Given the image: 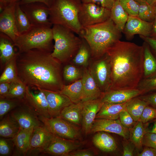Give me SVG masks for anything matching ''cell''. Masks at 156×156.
Wrapping results in <instances>:
<instances>
[{
	"mask_svg": "<svg viewBox=\"0 0 156 156\" xmlns=\"http://www.w3.org/2000/svg\"><path fill=\"white\" fill-rule=\"evenodd\" d=\"M51 53L37 49L18 52L16 62L19 79L30 88L59 92L64 85L61 63Z\"/></svg>",
	"mask_w": 156,
	"mask_h": 156,
	"instance_id": "6da1fadb",
	"label": "cell"
},
{
	"mask_svg": "<svg viewBox=\"0 0 156 156\" xmlns=\"http://www.w3.org/2000/svg\"><path fill=\"white\" fill-rule=\"evenodd\" d=\"M106 54L109 58L111 69L109 90L137 88L143 78V46L119 40Z\"/></svg>",
	"mask_w": 156,
	"mask_h": 156,
	"instance_id": "7a4b0ae2",
	"label": "cell"
},
{
	"mask_svg": "<svg viewBox=\"0 0 156 156\" xmlns=\"http://www.w3.org/2000/svg\"><path fill=\"white\" fill-rule=\"evenodd\" d=\"M122 32L110 18L103 22L82 28L79 36L88 44L91 58L96 60L104 56L120 40Z\"/></svg>",
	"mask_w": 156,
	"mask_h": 156,
	"instance_id": "3957f363",
	"label": "cell"
},
{
	"mask_svg": "<svg viewBox=\"0 0 156 156\" xmlns=\"http://www.w3.org/2000/svg\"><path fill=\"white\" fill-rule=\"evenodd\" d=\"M53 49V57L61 63L69 61L75 56L82 42L81 38L73 31L61 25L54 24L52 27Z\"/></svg>",
	"mask_w": 156,
	"mask_h": 156,
	"instance_id": "277c9868",
	"label": "cell"
},
{
	"mask_svg": "<svg viewBox=\"0 0 156 156\" xmlns=\"http://www.w3.org/2000/svg\"><path fill=\"white\" fill-rule=\"evenodd\" d=\"M81 3L75 0H55L50 8V22L67 27L79 36L82 29L78 18Z\"/></svg>",
	"mask_w": 156,
	"mask_h": 156,
	"instance_id": "5b68a950",
	"label": "cell"
},
{
	"mask_svg": "<svg viewBox=\"0 0 156 156\" xmlns=\"http://www.w3.org/2000/svg\"><path fill=\"white\" fill-rule=\"evenodd\" d=\"M53 40L52 27L32 26L27 32L18 36L14 42L19 53L34 49L51 52Z\"/></svg>",
	"mask_w": 156,
	"mask_h": 156,
	"instance_id": "8992f818",
	"label": "cell"
},
{
	"mask_svg": "<svg viewBox=\"0 0 156 156\" xmlns=\"http://www.w3.org/2000/svg\"><path fill=\"white\" fill-rule=\"evenodd\" d=\"M47 130L52 134L63 138L80 140L79 129L76 125L60 117L47 118L38 116Z\"/></svg>",
	"mask_w": 156,
	"mask_h": 156,
	"instance_id": "52a82bcc",
	"label": "cell"
},
{
	"mask_svg": "<svg viewBox=\"0 0 156 156\" xmlns=\"http://www.w3.org/2000/svg\"><path fill=\"white\" fill-rule=\"evenodd\" d=\"M110 9L92 3H82L78 18L82 27L103 22L110 18Z\"/></svg>",
	"mask_w": 156,
	"mask_h": 156,
	"instance_id": "ba28073f",
	"label": "cell"
},
{
	"mask_svg": "<svg viewBox=\"0 0 156 156\" xmlns=\"http://www.w3.org/2000/svg\"><path fill=\"white\" fill-rule=\"evenodd\" d=\"M88 68L94 79L103 93L109 90L111 85V69L109 58L106 54L101 58L92 60Z\"/></svg>",
	"mask_w": 156,
	"mask_h": 156,
	"instance_id": "9c48e42d",
	"label": "cell"
},
{
	"mask_svg": "<svg viewBox=\"0 0 156 156\" xmlns=\"http://www.w3.org/2000/svg\"><path fill=\"white\" fill-rule=\"evenodd\" d=\"M31 25L51 27L53 25L49 19L50 8L44 4L38 2L20 5Z\"/></svg>",
	"mask_w": 156,
	"mask_h": 156,
	"instance_id": "30bf717a",
	"label": "cell"
},
{
	"mask_svg": "<svg viewBox=\"0 0 156 156\" xmlns=\"http://www.w3.org/2000/svg\"><path fill=\"white\" fill-rule=\"evenodd\" d=\"M54 136V135L47 130L44 125L34 127L26 156L41 155Z\"/></svg>",
	"mask_w": 156,
	"mask_h": 156,
	"instance_id": "8fae6325",
	"label": "cell"
},
{
	"mask_svg": "<svg viewBox=\"0 0 156 156\" xmlns=\"http://www.w3.org/2000/svg\"><path fill=\"white\" fill-rule=\"evenodd\" d=\"M37 89V91L34 92L27 86L23 102L38 116L50 118L46 95L41 89Z\"/></svg>",
	"mask_w": 156,
	"mask_h": 156,
	"instance_id": "7c38bea8",
	"label": "cell"
},
{
	"mask_svg": "<svg viewBox=\"0 0 156 156\" xmlns=\"http://www.w3.org/2000/svg\"><path fill=\"white\" fill-rule=\"evenodd\" d=\"M82 145V142L61 138L54 135L51 142L41 155L68 156L71 152Z\"/></svg>",
	"mask_w": 156,
	"mask_h": 156,
	"instance_id": "4fadbf2b",
	"label": "cell"
},
{
	"mask_svg": "<svg viewBox=\"0 0 156 156\" xmlns=\"http://www.w3.org/2000/svg\"><path fill=\"white\" fill-rule=\"evenodd\" d=\"M9 113L18 122L21 128L28 129L44 125L38 116L24 102Z\"/></svg>",
	"mask_w": 156,
	"mask_h": 156,
	"instance_id": "5bb4252c",
	"label": "cell"
},
{
	"mask_svg": "<svg viewBox=\"0 0 156 156\" xmlns=\"http://www.w3.org/2000/svg\"><path fill=\"white\" fill-rule=\"evenodd\" d=\"M153 25V22L144 21L137 16L129 15L122 32L128 40L131 39L136 34L150 37Z\"/></svg>",
	"mask_w": 156,
	"mask_h": 156,
	"instance_id": "9a60e30c",
	"label": "cell"
},
{
	"mask_svg": "<svg viewBox=\"0 0 156 156\" xmlns=\"http://www.w3.org/2000/svg\"><path fill=\"white\" fill-rule=\"evenodd\" d=\"M99 131L113 133L121 136L124 139H129V129L124 127L119 119H96L92 125L90 133Z\"/></svg>",
	"mask_w": 156,
	"mask_h": 156,
	"instance_id": "2e32d148",
	"label": "cell"
},
{
	"mask_svg": "<svg viewBox=\"0 0 156 156\" xmlns=\"http://www.w3.org/2000/svg\"><path fill=\"white\" fill-rule=\"evenodd\" d=\"M16 4L9 5L0 13V32L8 36L14 42L20 35L16 28L14 17Z\"/></svg>",
	"mask_w": 156,
	"mask_h": 156,
	"instance_id": "e0dca14e",
	"label": "cell"
},
{
	"mask_svg": "<svg viewBox=\"0 0 156 156\" xmlns=\"http://www.w3.org/2000/svg\"><path fill=\"white\" fill-rule=\"evenodd\" d=\"M82 110V129L85 134L90 133L96 115L103 102L101 98L83 102Z\"/></svg>",
	"mask_w": 156,
	"mask_h": 156,
	"instance_id": "ac0fdd59",
	"label": "cell"
},
{
	"mask_svg": "<svg viewBox=\"0 0 156 156\" xmlns=\"http://www.w3.org/2000/svg\"><path fill=\"white\" fill-rule=\"evenodd\" d=\"M41 90L46 95L51 118L59 116L65 107L73 103L67 96L59 92Z\"/></svg>",
	"mask_w": 156,
	"mask_h": 156,
	"instance_id": "d6986e66",
	"label": "cell"
},
{
	"mask_svg": "<svg viewBox=\"0 0 156 156\" xmlns=\"http://www.w3.org/2000/svg\"><path fill=\"white\" fill-rule=\"evenodd\" d=\"M83 94L81 102H84L101 98L103 93L98 86L88 68H85L81 78Z\"/></svg>",
	"mask_w": 156,
	"mask_h": 156,
	"instance_id": "ffe728a7",
	"label": "cell"
},
{
	"mask_svg": "<svg viewBox=\"0 0 156 156\" xmlns=\"http://www.w3.org/2000/svg\"><path fill=\"white\" fill-rule=\"evenodd\" d=\"M141 95L142 92L137 88L112 90L103 93L101 98L103 103L120 104Z\"/></svg>",
	"mask_w": 156,
	"mask_h": 156,
	"instance_id": "44dd1931",
	"label": "cell"
},
{
	"mask_svg": "<svg viewBox=\"0 0 156 156\" xmlns=\"http://www.w3.org/2000/svg\"><path fill=\"white\" fill-rule=\"evenodd\" d=\"M13 41L5 34L0 32V60L1 65L5 66L16 57L18 50Z\"/></svg>",
	"mask_w": 156,
	"mask_h": 156,
	"instance_id": "7402d4cb",
	"label": "cell"
},
{
	"mask_svg": "<svg viewBox=\"0 0 156 156\" xmlns=\"http://www.w3.org/2000/svg\"><path fill=\"white\" fill-rule=\"evenodd\" d=\"M34 127L28 129L20 128L13 138L14 148L12 156H26Z\"/></svg>",
	"mask_w": 156,
	"mask_h": 156,
	"instance_id": "603a6c76",
	"label": "cell"
},
{
	"mask_svg": "<svg viewBox=\"0 0 156 156\" xmlns=\"http://www.w3.org/2000/svg\"><path fill=\"white\" fill-rule=\"evenodd\" d=\"M83 102L73 103L65 107L60 117L76 125H81Z\"/></svg>",
	"mask_w": 156,
	"mask_h": 156,
	"instance_id": "cb8c5ba5",
	"label": "cell"
},
{
	"mask_svg": "<svg viewBox=\"0 0 156 156\" xmlns=\"http://www.w3.org/2000/svg\"><path fill=\"white\" fill-rule=\"evenodd\" d=\"M127 102L120 104L103 103L96 115V119H118L120 112L126 110Z\"/></svg>",
	"mask_w": 156,
	"mask_h": 156,
	"instance_id": "d4e9b609",
	"label": "cell"
},
{
	"mask_svg": "<svg viewBox=\"0 0 156 156\" xmlns=\"http://www.w3.org/2000/svg\"><path fill=\"white\" fill-rule=\"evenodd\" d=\"M92 142L95 146L101 151L105 152L114 151L117 148L114 138L105 132H96L93 137Z\"/></svg>",
	"mask_w": 156,
	"mask_h": 156,
	"instance_id": "484cf974",
	"label": "cell"
},
{
	"mask_svg": "<svg viewBox=\"0 0 156 156\" xmlns=\"http://www.w3.org/2000/svg\"><path fill=\"white\" fill-rule=\"evenodd\" d=\"M20 128L18 122L8 113L0 120V137L13 138L18 133Z\"/></svg>",
	"mask_w": 156,
	"mask_h": 156,
	"instance_id": "4316f807",
	"label": "cell"
},
{
	"mask_svg": "<svg viewBox=\"0 0 156 156\" xmlns=\"http://www.w3.org/2000/svg\"><path fill=\"white\" fill-rule=\"evenodd\" d=\"M142 46L144 48L143 79L149 78L156 75V57L146 42L144 41Z\"/></svg>",
	"mask_w": 156,
	"mask_h": 156,
	"instance_id": "83f0119b",
	"label": "cell"
},
{
	"mask_svg": "<svg viewBox=\"0 0 156 156\" xmlns=\"http://www.w3.org/2000/svg\"><path fill=\"white\" fill-rule=\"evenodd\" d=\"M59 92L67 96L73 103H77L81 102L83 94L81 78L70 84L64 85Z\"/></svg>",
	"mask_w": 156,
	"mask_h": 156,
	"instance_id": "f1b7e54d",
	"label": "cell"
},
{
	"mask_svg": "<svg viewBox=\"0 0 156 156\" xmlns=\"http://www.w3.org/2000/svg\"><path fill=\"white\" fill-rule=\"evenodd\" d=\"M110 10V18L118 29L122 32L129 15L123 9L119 1H115Z\"/></svg>",
	"mask_w": 156,
	"mask_h": 156,
	"instance_id": "f546056e",
	"label": "cell"
},
{
	"mask_svg": "<svg viewBox=\"0 0 156 156\" xmlns=\"http://www.w3.org/2000/svg\"><path fill=\"white\" fill-rule=\"evenodd\" d=\"M148 105L146 102L138 96L127 102L126 110L134 120L137 122L139 120L144 108Z\"/></svg>",
	"mask_w": 156,
	"mask_h": 156,
	"instance_id": "4dcf8cb0",
	"label": "cell"
},
{
	"mask_svg": "<svg viewBox=\"0 0 156 156\" xmlns=\"http://www.w3.org/2000/svg\"><path fill=\"white\" fill-rule=\"evenodd\" d=\"M144 124L138 121L132 128L129 129V140L133 143L135 147L139 150L142 148L144 136L148 131Z\"/></svg>",
	"mask_w": 156,
	"mask_h": 156,
	"instance_id": "1f68e13d",
	"label": "cell"
},
{
	"mask_svg": "<svg viewBox=\"0 0 156 156\" xmlns=\"http://www.w3.org/2000/svg\"><path fill=\"white\" fill-rule=\"evenodd\" d=\"M81 38V44L77 53L73 58V61L76 65L86 68L89 65L90 58H91V50L86 40Z\"/></svg>",
	"mask_w": 156,
	"mask_h": 156,
	"instance_id": "d6a6232c",
	"label": "cell"
},
{
	"mask_svg": "<svg viewBox=\"0 0 156 156\" xmlns=\"http://www.w3.org/2000/svg\"><path fill=\"white\" fill-rule=\"evenodd\" d=\"M14 14L16 28L19 35L26 33L31 28L32 26L21 9L19 2L16 4Z\"/></svg>",
	"mask_w": 156,
	"mask_h": 156,
	"instance_id": "836d02e7",
	"label": "cell"
},
{
	"mask_svg": "<svg viewBox=\"0 0 156 156\" xmlns=\"http://www.w3.org/2000/svg\"><path fill=\"white\" fill-rule=\"evenodd\" d=\"M16 57L10 61L5 66L4 69L0 77V83H11L19 79L16 68Z\"/></svg>",
	"mask_w": 156,
	"mask_h": 156,
	"instance_id": "e575fe53",
	"label": "cell"
},
{
	"mask_svg": "<svg viewBox=\"0 0 156 156\" xmlns=\"http://www.w3.org/2000/svg\"><path fill=\"white\" fill-rule=\"evenodd\" d=\"M27 86L19 79L11 82L9 92L5 98L23 100Z\"/></svg>",
	"mask_w": 156,
	"mask_h": 156,
	"instance_id": "d590c367",
	"label": "cell"
},
{
	"mask_svg": "<svg viewBox=\"0 0 156 156\" xmlns=\"http://www.w3.org/2000/svg\"><path fill=\"white\" fill-rule=\"evenodd\" d=\"M23 100L7 98H0V119L12 110L21 105Z\"/></svg>",
	"mask_w": 156,
	"mask_h": 156,
	"instance_id": "8d00e7d4",
	"label": "cell"
},
{
	"mask_svg": "<svg viewBox=\"0 0 156 156\" xmlns=\"http://www.w3.org/2000/svg\"><path fill=\"white\" fill-rule=\"evenodd\" d=\"M83 70L73 65H66L63 69L64 78L68 82L75 81L82 78Z\"/></svg>",
	"mask_w": 156,
	"mask_h": 156,
	"instance_id": "74e56055",
	"label": "cell"
},
{
	"mask_svg": "<svg viewBox=\"0 0 156 156\" xmlns=\"http://www.w3.org/2000/svg\"><path fill=\"white\" fill-rule=\"evenodd\" d=\"M137 16L144 21L153 22L155 17L154 8L146 2L139 4Z\"/></svg>",
	"mask_w": 156,
	"mask_h": 156,
	"instance_id": "f35d334b",
	"label": "cell"
},
{
	"mask_svg": "<svg viewBox=\"0 0 156 156\" xmlns=\"http://www.w3.org/2000/svg\"><path fill=\"white\" fill-rule=\"evenodd\" d=\"M137 88L141 91L142 94L156 91V75L150 78L142 79Z\"/></svg>",
	"mask_w": 156,
	"mask_h": 156,
	"instance_id": "ab89813d",
	"label": "cell"
},
{
	"mask_svg": "<svg viewBox=\"0 0 156 156\" xmlns=\"http://www.w3.org/2000/svg\"><path fill=\"white\" fill-rule=\"evenodd\" d=\"M0 137V156H12L14 148L13 139Z\"/></svg>",
	"mask_w": 156,
	"mask_h": 156,
	"instance_id": "60d3db41",
	"label": "cell"
},
{
	"mask_svg": "<svg viewBox=\"0 0 156 156\" xmlns=\"http://www.w3.org/2000/svg\"><path fill=\"white\" fill-rule=\"evenodd\" d=\"M124 10L129 15L137 16L139 3L134 0H119Z\"/></svg>",
	"mask_w": 156,
	"mask_h": 156,
	"instance_id": "b9f144b4",
	"label": "cell"
},
{
	"mask_svg": "<svg viewBox=\"0 0 156 156\" xmlns=\"http://www.w3.org/2000/svg\"><path fill=\"white\" fill-rule=\"evenodd\" d=\"M156 119V108L149 105L144 108L139 121L143 124Z\"/></svg>",
	"mask_w": 156,
	"mask_h": 156,
	"instance_id": "7bdbcfd3",
	"label": "cell"
},
{
	"mask_svg": "<svg viewBox=\"0 0 156 156\" xmlns=\"http://www.w3.org/2000/svg\"><path fill=\"white\" fill-rule=\"evenodd\" d=\"M120 121L125 127L129 129L132 128L137 122L134 121L126 110L122 111L119 117Z\"/></svg>",
	"mask_w": 156,
	"mask_h": 156,
	"instance_id": "ee69618b",
	"label": "cell"
},
{
	"mask_svg": "<svg viewBox=\"0 0 156 156\" xmlns=\"http://www.w3.org/2000/svg\"><path fill=\"white\" fill-rule=\"evenodd\" d=\"M142 143L143 146L156 148V133L148 131L144 136Z\"/></svg>",
	"mask_w": 156,
	"mask_h": 156,
	"instance_id": "f6af8a7d",
	"label": "cell"
},
{
	"mask_svg": "<svg viewBox=\"0 0 156 156\" xmlns=\"http://www.w3.org/2000/svg\"><path fill=\"white\" fill-rule=\"evenodd\" d=\"M122 142L123 156H133L135 147L133 143L130 140L124 139Z\"/></svg>",
	"mask_w": 156,
	"mask_h": 156,
	"instance_id": "bcb514c9",
	"label": "cell"
},
{
	"mask_svg": "<svg viewBox=\"0 0 156 156\" xmlns=\"http://www.w3.org/2000/svg\"><path fill=\"white\" fill-rule=\"evenodd\" d=\"M114 0H81L82 3H92L111 9Z\"/></svg>",
	"mask_w": 156,
	"mask_h": 156,
	"instance_id": "7dc6e473",
	"label": "cell"
},
{
	"mask_svg": "<svg viewBox=\"0 0 156 156\" xmlns=\"http://www.w3.org/2000/svg\"><path fill=\"white\" fill-rule=\"evenodd\" d=\"M139 97L146 102L149 105L156 108V92Z\"/></svg>",
	"mask_w": 156,
	"mask_h": 156,
	"instance_id": "c3c4849f",
	"label": "cell"
},
{
	"mask_svg": "<svg viewBox=\"0 0 156 156\" xmlns=\"http://www.w3.org/2000/svg\"><path fill=\"white\" fill-rule=\"evenodd\" d=\"M94 155V153L91 149H77L71 152L68 156H92Z\"/></svg>",
	"mask_w": 156,
	"mask_h": 156,
	"instance_id": "681fc988",
	"label": "cell"
},
{
	"mask_svg": "<svg viewBox=\"0 0 156 156\" xmlns=\"http://www.w3.org/2000/svg\"><path fill=\"white\" fill-rule=\"evenodd\" d=\"M10 83H0V98H5L8 94L10 88Z\"/></svg>",
	"mask_w": 156,
	"mask_h": 156,
	"instance_id": "f907efd6",
	"label": "cell"
},
{
	"mask_svg": "<svg viewBox=\"0 0 156 156\" xmlns=\"http://www.w3.org/2000/svg\"><path fill=\"white\" fill-rule=\"evenodd\" d=\"M140 37L148 44L156 56V39L150 37H144L141 36H140Z\"/></svg>",
	"mask_w": 156,
	"mask_h": 156,
	"instance_id": "816d5d0a",
	"label": "cell"
},
{
	"mask_svg": "<svg viewBox=\"0 0 156 156\" xmlns=\"http://www.w3.org/2000/svg\"><path fill=\"white\" fill-rule=\"evenodd\" d=\"M138 156H156V148L145 146L141 153H138Z\"/></svg>",
	"mask_w": 156,
	"mask_h": 156,
	"instance_id": "f5cc1de1",
	"label": "cell"
},
{
	"mask_svg": "<svg viewBox=\"0 0 156 156\" xmlns=\"http://www.w3.org/2000/svg\"><path fill=\"white\" fill-rule=\"evenodd\" d=\"M55 0H21L19 3L22 5L32 2H38L43 3L49 8L53 3Z\"/></svg>",
	"mask_w": 156,
	"mask_h": 156,
	"instance_id": "db71d44e",
	"label": "cell"
},
{
	"mask_svg": "<svg viewBox=\"0 0 156 156\" xmlns=\"http://www.w3.org/2000/svg\"><path fill=\"white\" fill-rule=\"evenodd\" d=\"M21 0H0V12L9 5L19 2Z\"/></svg>",
	"mask_w": 156,
	"mask_h": 156,
	"instance_id": "11a10c76",
	"label": "cell"
},
{
	"mask_svg": "<svg viewBox=\"0 0 156 156\" xmlns=\"http://www.w3.org/2000/svg\"><path fill=\"white\" fill-rule=\"evenodd\" d=\"M155 17L153 22L152 30L150 37L156 39V5L154 7Z\"/></svg>",
	"mask_w": 156,
	"mask_h": 156,
	"instance_id": "9f6ffc18",
	"label": "cell"
},
{
	"mask_svg": "<svg viewBox=\"0 0 156 156\" xmlns=\"http://www.w3.org/2000/svg\"><path fill=\"white\" fill-rule=\"evenodd\" d=\"M146 1L148 3L154 8L156 5V0H146Z\"/></svg>",
	"mask_w": 156,
	"mask_h": 156,
	"instance_id": "6f0895ef",
	"label": "cell"
},
{
	"mask_svg": "<svg viewBox=\"0 0 156 156\" xmlns=\"http://www.w3.org/2000/svg\"><path fill=\"white\" fill-rule=\"evenodd\" d=\"M148 132L156 133V120L155 121L153 128L151 130H148Z\"/></svg>",
	"mask_w": 156,
	"mask_h": 156,
	"instance_id": "680465c9",
	"label": "cell"
},
{
	"mask_svg": "<svg viewBox=\"0 0 156 156\" xmlns=\"http://www.w3.org/2000/svg\"><path fill=\"white\" fill-rule=\"evenodd\" d=\"M139 4L146 2V0H134Z\"/></svg>",
	"mask_w": 156,
	"mask_h": 156,
	"instance_id": "91938a15",
	"label": "cell"
},
{
	"mask_svg": "<svg viewBox=\"0 0 156 156\" xmlns=\"http://www.w3.org/2000/svg\"><path fill=\"white\" fill-rule=\"evenodd\" d=\"M75 0L80 3H81V0Z\"/></svg>",
	"mask_w": 156,
	"mask_h": 156,
	"instance_id": "94428289",
	"label": "cell"
},
{
	"mask_svg": "<svg viewBox=\"0 0 156 156\" xmlns=\"http://www.w3.org/2000/svg\"><path fill=\"white\" fill-rule=\"evenodd\" d=\"M115 1H119V0H114Z\"/></svg>",
	"mask_w": 156,
	"mask_h": 156,
	"instance_id": "6125c7cd",
	"label": "cell"
}]
</instances>
